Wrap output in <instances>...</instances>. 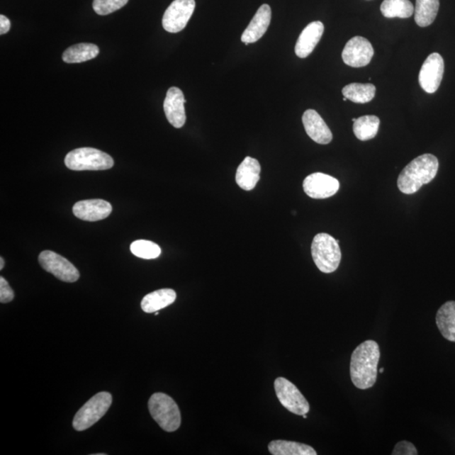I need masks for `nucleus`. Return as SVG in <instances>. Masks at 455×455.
I'll list each match as a JSON object with an SVG mask.
<instances>
[{"label":"nucleus","mask_w":455,"mask_h":455,"mask_svg":"<svg viewBox=\"0 0 455 455\" xmlns=\"http://www.w3.org/2000/svg\"><path fill=\"white\" fill-rule=\"evenodd\" d=\"M381 351L376 342L366 341L352 352L350 376L359 390H368L376 385Z\"/></svg>","instance_id":"1"},{"label":"nucleus","mask_w":455,"mask_h":455,"mask_svg":"<svg viewBox=\"0 0 455 455\" xmlns=\"http://www.w3.org/2000/svg\"><path fill=\"white\" fill-rule=\"evenodd\" d=\"M439 166L438 159L431 154L414 159L403 169L397 181L401 193L408 195L416 193L423 185L434 179Z\"/></svg>","instance_id":"2"},{"label":"nucleus","mask_w":455,"mask_h":455,"mask_svg":"<svg viewBox=\"0 0 455 455\" xmlns=\"http://www.w3.org/2000/svg\"><path fill=\"white\" fill-rule=\"evenodd\" d=\"M312 257L320 271L332 274L338 269L342 259L337 240L325 233L316 235L311 245Z\"/></svg>","instance_id":"3"},{"label":"nucleus","mask_w":455,"mask_h":455,"mask_svg":"<svg viewBox=\"0 0 455 455\" xmlns=\"http://www.w3.org/2000/svg\"><path fill=\"white\" fill-rule=\"evenodd\" d=\"M151 417L163 430L172 432L180 427L181 417L179 408L171 396L155 393L149 400Z\"/></svg>","instance_id":"4"},{"label":"nucleus","mask_w":455,"mask_h":455,"mask_svg":"<svg viewBox=\"0 0 455 455\" xmlns=\"http://www.w3.org/2000/svg\"><path fill=\"white\" fill-rule=\"evenodd\" d=\"M66 167L72 171H105L114 166V160L108 154L94 148H79L66 155Z\"/></svg>","instance_id":"5"},{"label":"nucleus","mask_w":455,"mask_h":455,"mask_svg":"<svg viewBox=\"0 0 455 455\" xmlns=\"http://www.w3.org/2000/svg\"><path fill=\"white\" fill-rule=\"evenodd\" d=\"M113 403V396L108 392H100L94 395L76 413L73 427L76 431L82 432L95 425L103 417Z\"/></svg>","instance_id":"6"},{"label":"nucleus","mask_w":455,"mask_h":455,"mask_svg":"<svg viewBox=\"0 0 455 455\" xmlns=\"http://www.w3.org/2000/svg\"><path fill=\"white\" fill-rule=\"evenodd\" d=\"M276 395L288 412L303 416L310 412V404L300 390L287 378L279 377L274 382Z\"/></svg>","instance_id":"7"},{"label":"nucleus","mask_w":455,"mask_h":455,"mask_svg":"<svg viewBox=\"0 0 455 455\" xmlns=\"http://www.w3.org/2000/svg\"><path fill=\"white\" fill-rule=\"evenodd\" d=\"M43 269L65 283H74L79 279L77 269L66 258L52 251H44L38 257Z\"/></svg>","instance_id":"8"},{"label":"nucleus","mask_w":455,"mask_h":455,"mask_svg":"<svg viewBox=\"0 0 455 455\" xmlns=\"http://www.w3.org/2000/svg\"><path fill=\"white\" fill-rule=\"evenodd\" d=\"M195 0H174L164 12L162 25L171 33H180L189 23L195 10Z\"/></svg>","instance_id":"9"},{"label":"nucleus","mask_w":455,"mask_h":455,"mask_svg":"<svg viewBox=\"0 0 455 455\" xmlns=\"http://www.w3.org/2000/svg\"><path fill=\"white\" fill-rule=\"evenodd\" d=\"M444 73V62L439 53H432L422 66L419 84L423 91L432 94L438 91Z\"/></svg>","instance_id":"10"},{"label":"nucleus","mask_w":455,"mask_h":455,"mask_svg":"<svg viewBox=\"0 0 455 455\" xmlns=\"http://www.w3.org/2000/svg\"><path fill=\"white\" fill-rule=\"evenodd\" d=\"M372 44L363 37H354L349 40L342 51V60L347 65L354 68L367 66L373 56Z\"/></svg>","instance_id":"11"},{"label":"nucleus","mask_w":455,"mask_h":455,"mask_svg":"<svg viewBox=\"0 0 455 455\" xmlns=\"http://www.w3.org/2000/svg\"><path fill=\"white\" fill-rule=\"evenodd\" d=\"M303 191L314 199H325L336 194L340 183L336 178L324 173H313L303 182Z\"/></svg>","instance_id":"12"},{"label":"nucleus","mask_w":455,"mask_h":455,"mask_svg":"<svg viewBox=\"0 0 455 455\" xmlns=\"http://www.w3.org/2000/svg\"><path fill=\"white\" fill-rule=\"evenodd\" d=\"M184 94L177 87L169 89L164 101V111L169 123L174 128L184 126L186 120Z\"/></svg>","instance_id":"13"},{"label":"nucleus","mask_w":455,"mask_h":455,"mask_svg":"<svg viewBox=\"0 0 455 455\" xmlns=\"http://www.w3.org/2000/svg\"><path fill=\"white\" fill-rule=\"evenodd\" d=\"M113 212L111 203L102 199L79 201L73 207L75 217L79 220L96 222L105 220Z\"/></svg>","instance_id":"14"},{"label":"nucleus","mask_w":455,"mask_h":455,"mask_svg":"<svg viewBox=\"0 0 455 455\" xmlns=\"http://www.w3.org/2000/svg\"><path fill=\"white\" fill-rule=\"evenodd\" d=\"M302 121L308 136L312 140L320 145H328L332 142V131L318 111L307 110L303 115Z\"/></svg>","instance_id":"15"},{"label":"nucleus","mask_w":455,"mask_h":455,"mask_svg":"<svg viewBox=\"0 0 455 455\" xmlns=\"http://www.w3.org/2000/svg\"><path fill=\"white\" fill-rule=\"evenodd\" d=\"M271 19V10L269 4H262L254 16L251 23L245 30L242 41L247 44L257 43L269 28Z\"/></svg>","instance_id":"16"},{"label":"nucleus","mask_w":455,"mask_h":455,"mask_svg":"<svg viewBox=\"0 0 455 455\" xmlns=\"http://www.w3.org/2000/svg\"><path fill=\"white\" fill-rule=\"evenodd\" d=\"M324 29L322 22L314 21L303 30L296 46V53L298 57L305 59L311 55L322 38Z\"/></svg>","instance_id":"17"},{"label":"nucleus","mask_w":455,"mask_h":455,"mask_svg":"<svg viewBox=\"0 0 455 455\" xmlns=\"http://www.w3.org/2000/svg\"><path fill=\"white\" fill-rule=\"evenodd\" d=\"M261 169L260 163L257 159L252 157L245 158L236 172V183L240 189L245 191L255 189L260 180Z\"/></svg>","instance_id":"18"},{"label":"nucleus","mask_w":455,"mask_h":455,"mask_svg":"<svg viewBox=\"0 0 455 455\" xmlns=\"http://www.w3.org/2000/svg\"><path fill=\"white\" fill-rule=\"evenodd\" d=\"M176 298V293L171 288L156 290L147 294L141 302L142 310L145 313H155L156 311L164 309L172 305Z\"/></svg>","instance_id":"19"},{"label":"nucleus","mask_w":455,"mask_h":455,"mask_svg":"<svg viewBox=\"0 0 455 455\" xmlns=\"http://www.w3.org/2000/svg\"><path fill=\"white\" fill-rule=\"evenodd\" d=\"M437 327L445 339L455 342V301L446 302L436 315Z\"/></svg>","instance_id":"20"},{"label":"nucleus","mask_w":455,"mask_h":455,"mask_svg":"<svg viewBox=\"0 0 455 455\" xmlns=\"http://www.w3.org/2000/svg\"><path fill=\"white\" fill-rule=\"evenodd\" d=\"M99 53V47L95 44L79 43L66 49L62 55V60L67 64H79L95 59Z\"/></svg>","instance_id":"21"},{"label":"nucleus","mask_w":455,"mask_h":455,"mask_svg":"<svg viewBox=\"0 0 455 455\" xmlns=\"http://www.w3.org/2000/svg\"><path fill=\"white\" fill-rule=\"evenodd\" d=\"M269 450L274 455H316L318 452L310 445L286 440L271 441Z\"/></svg>","instance_id":"22"},{"label":"nucleus","mask_w":455,"mask_h":455,"mask_svg":"<svg viewBox=\"0 0 455 455\" xmlns=\"http://www.w3.org/2000/svg\"><path fill=\"white\" fill-rule=\"evenodd\" d=\"M376 93V88L372 84L352 83L342 89L343 96L347 98V100L359 104L371 101Z\"/></svg>","instance_id":"23"},{"label":"nucleus","mask_w":455,"mask_h":455,"mask_svg":"<svg viewBox=\"0 0 455 455\" xmlns=\"http://www.w3.org/2000/svg\"><path fill=\"white\" fill-rule=\"evenodd\" d=\"M439 9V0H417L415 21L421 28H427L436 19Z\"/></svg>","instance_id":"24"},{"label":"nucleus","mask_w":455,"mask_h":455,"mask_svg":"<svg viewBox=\"0 0 455 455\" xmlns=\"http://www.w3.org/2000/svg\"><path fill=\"white\" fill-rule=\"evenodd\" d=\"M381 120L376 116L368 115L356 118L354 123V132L361 141L372 140L377 135Z\"/></svg>","instance_id":"25"},{"label":"nucleus","mask_w":455,"mask_h":455,"mask_svg":"<svg viewBox=\"0 0 455 455\" xmlns=\"http://www.w3.org/2000/svg\"><path fill=\"white\" fill-rule=\"evenodd\" d=\"M382 15L386 18H409L413 15L415 9L409 0H385L381 4Z\"/></svg>","instance_id":"26"},{"label":"nucleus","mask_w":455,"mask_h":455,"mask_svg":"<svg viewBox=\"0 0 455 455\" xmlns=\"http://www.w3.org/2000/svg\"><path fill=\"white\" fill-rule=\"evenodd\" d=\"M130 249L133 255L146 260L157 258L162 254V249L157 244L145 240H135L131 244Z\"/></svg>","instance_id":"27"},{"label":"nucleus","mask_w":455,"mask_h":455,"mask_svg":"<svg viewBox=\"0 0 455 455\" xmlns=\"http://www.w3.org/2000/svg\"><path fill=\"white\" fill-rule=\"evenodd\" d=\"M128 0H94L93 9L96 14L107 16L126 6Z\"/></svg>","instance_id":"28"},{"label":"nucleus","mask_w":455,"mask_h":455,"mask_svg":"<svg viewBox=\"0 0 455 455\" xmlns=\"http://www.w3.org/2000/svg\"><path fill=\"white\" fill-rule=\"evenodd\" d=\"M393 455H417V449L415 446L408 441H400L395 446Z\"/></svg>","instance_id":"29"},{"label":"nucleus","mask_w":455,"mask_h":455,"mask_svg":"<svg viewBox=\"0 0 455 455\" xmlns=\"http://www.w3.org/2000/svg\"><path fill=\"white\" fill-rule=\"evenodd\" d=\"M15 293L9 285L7 281L1 276L0 278V302L7 303L14 300Z\"/></svg>","instance_id":"30"},{"label":"nucleus","mask_w":455,"mask_h":455,"mask_svg":"<svg viewBox=\"0 0 455 455\" xmlns=\"http://www.w3.org/2000/svg\"><path fill=\"white\" fill-rule=\"evenodd\" d=\"M11 21L6 16H0V34H6L11 29Z\"/></svg>","instance_id":"31"},{"label":"nucleus","mask_w":455,"mask_h":455,"mask_svg":"<svg viewBox=\"0 0 455 455\" xmlns=\"http://www.w3.org/2000/svg\"><path fill=\"white\" fill-rule=\"evenodd\" d=\"M4 266V258L1 257L0 258V270H3Z\"/></svg>","instance_id":"32"},{"label":"nucleus","mask_w":455,"mask_h":455,"mask_svg":"<svg viewBox=\"0 0 455 455\" xmlns=\"http://www.w3.org/2000/svg\"><path fill=\"white\" fill-rule=\"evenodd\" d=\"M383 370H385V369H383V368H381V369H379V373H383Z\"/></svg>","instance_id":"33"},{"label":"nucleus","mask_w":455,"mask_h":455,"mask_svg":"<svg viewBox=\"0 0 455 455\" xmlns=\"http://www.w3.org/2000/svg\"><path fill=\"white\" fill-rule=\"evenodd\" d=\"M155 315H159V311H156V312H155Z\"/></svg>","instance_id":"34"},{"label":"nucleus","mask_w":455,"mask_h":455,"mask_svg":"<svg viewBox=\"0 0 455 455\" xmlns=\"http://www.w3.org/2000/svg\"><path fill=\"white\" fill-rule=\"evenodd\" d=\"M343 101H347V98H346V97L343 98Z\"/></svg>","instance_id":"35"},{"label":"nucleus","mask_w":455,"mask_h":455,"mask_svg":"<svg viewBox=\"0 0 455 455\" xmlns=\"http://www.w3.org/2000/svg\"><path fill=\"white\" fill-rule=\"evenodd\" d=\"M303 418H307V415L306 414L303 415Z\"/></svg>","instance_id":"36"},{"label":"nucleus","mask_w":455,"mask_h":455,"mask_svg":"<svg viewBox=\"0 0 455 455\" xmlns=\"http://www.w3.org/2000/svg\"><path fill=\"white\" fill-rule=\"evenodd\" d=\"M356 118H352V122L354 123L356 121Z\"/></svg>","instance_id":"37"}]
</instances>
